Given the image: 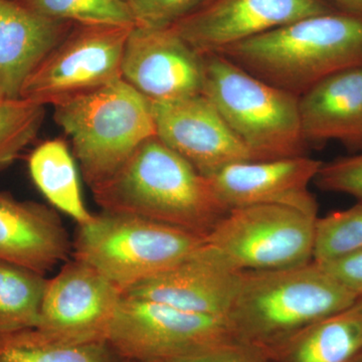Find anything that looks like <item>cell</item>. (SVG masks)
Wrapping results in <instances>:
<instances>
[{"label":"cell","mask_w":362,"mask_h":362,"mask_svg":"<svg viewBox=\"0 0 362 362\" xmlns=\"http://www.w3.org/2000/svg\"><path fill=\"white\" fill-rule=\"evenodd\" d=\"M92 192L105 211L142 216L204 239L230 211L211 180L157 136Z\"/></svg>","instance_id":"obj_1"},{"label":"cell","mask_w":362,"mask_h":362,"mask_svg":"<svg viewBox=\"0 0 362 362\" xmlns=\"http://www.w3.org/2000/svg\"><path fill=\"white\" fill-rule=\"evenodd\" d=\"M218 54L259 80L300 97L328 76L362 66V16L339 9L316 14Z\"/></svg>","instance_id":"obj_2"},{"label":"cell","mask_w":362,"mask_h":362,"mask_svg":"<svg viewBox=\"0 0 362 362\" xmlns=\"http://www.w3.org/2000/svg\"><path fill=\"white\" fill-rule=\"evenodd\" d=\"M359 298L314 261L278 270L247 271L228 319L239 341L266 354Z\"/></svg>","instance_id":"obj_3"},{"label":"cell","mask_w":362,"mask_h":362,"mask_svg":"<svg viewBox=\"0 0 362 362\" xmlns=\"http://www.w3.org/2000/svg\"><path fill=\"white\" fill-rule=\"evenodd\" d=\"M90 189L110 180L138 147L156 136L151 101L122 78L54 105Z\"/></svg>","instance_id":"obj_4"},{"label":"cell","mask_w":362,"mask_h":362,"mask_svg":"<svg viewBox=\"0 0 362 362\" xmlns=\"http://www.w3.org/2000/svg\"><path fill=\"white\" fill-rule=\"evenodd\" d=\"M202 61V94L256 160L306 156L299 97L259 80L223 54H206Z\"/></svg>","instance_id":"obj_5"},{"label":"cell","mask_w":362,"mask_h":362,"mask_svg":"<svg viewBox=\"0 0 362 362\" xmlns=\"http://www.w3.org/2000/svg\"><path fill=\"white\" fill-rule=\"evenodd\" d=\"M204 243V238L175 226L103 211L78 225L71 255L124 292L173 268Z\"/></svg>","instance_id":"obj_6"},{"label":"cell","mask_w":362,"mask_h":362,"mask_svg":"<svg viewBox=\"0 0 362 362\" xmlns=\"http://www.w3.org/2000/svg\"><path fill=\"white\" fill-rule=\"evenodd\" d=\"M235 340L228 317L124 295L106 337L111 351L130 362H170Z\"/></svg>","instance_id":"obj_7"},{"label":"cell","mask_w":362,"mask_h":362,"mask_svg":"<svg viewBox=\"0 0 362 362\" xmlns=\"http://www.w3.org/2000/svg\"><path fill=\"white\" fill-rule=\"evenodd\" d=\"M317 218L289 206L235 207L204 240L238 271L291 268L313 261Z\"/></svg>","instance_id":"obj_8"},{"label":"cell","mask_w":362,"mask_h":362,"mask_svg":"<svg viewBox=\"0 0 362 362\" xmlns=\"http://www.w3.org/2000/svg\"><path fill=\"white\" fill-rule=\"evenodd\" d=\"M132 28L74 25L25 81L20 99L54 106L122 78L124 49Z\"/></svg>","instance_id":"obj_9"},{"label":"cell","mask_w":362,"mask_h":362,"mask_svg":"<svg viewBox=\"0 0 362 362\" xmlns=\"http://www.w3.org/2000/svg\"><path fill=\"white\" fill-rule=\"evenodd\" d=\"M121 298L111 281L73 259L47 280L37 328L65 341L106 343Z\"/></svg>","instance_id":"obj_10"},{"label":"cell","mask_w":362,"mask_h":362,"mask_svg":"<svg viewBox=\"0 0 362 362\" xmlns=\"http://www.w3.org/2000/svg\"><path fill=\"white\" fill-rule=\"evenodd\" d=\"M337 9L330 0H209L171 28L206 56L293 21Z\"/></svg>","instance_id":"obj_11"},{"label":"cell","mask_w":362,"mask_h":362,"mask_svg":"<svg viewBox=\"0 0 362 362\" xmlns=\"http://www.w3.org/2000/svg\"><path fill=\"white\" fill-rule=\"evenodd\" d=\"M121 76L151 102H173L204 92V61L173 28L133 26Z\"/></svg>","instance_id":"obj_12"},{"label":"cell","mask_w":362,"mask_h":362,"mask_svg":"<svg viewBox=\"0 0 362 362\" xmlns=\"http://www.w3.org/2000/svg\"><path fill=\"white\" fill-rule=\"evenodd\" d=\"M156 136L211 177L237 162L256 160L204 94L173 102H151Z\"/></svg>","instance_id":"obj_13"},{"label":"cell","mask_w":362,"mask_h":362,"mask_svg":"<svg viewBox=\"0 0 362 362\" xmlns=\"http://www.w3.org/2000/svg\"><path fill=\"white\" fill-rule=\"evenodd\" d=\"M323 162L306 156L230 164L209 178L228 209L283 206L317 216L318 204L309 185Z\"/></svg>","instance_id":"obj_14"},{"label":"cell","mask_w":362,"mask_h":362,"mask_svg":"<svg viewBox=\"0 0 362 362\" xmlns=\"http://www.w3.org/2000/svg\"><path fill=\"white\" fill-rule=\"evenodd\" d=\"M243 273L226 264L204 240L173 268L132 286L122 295L204 315L228 317Z\"/></svg>","instance_id":"obj_15"},{"label":"cell","mask_w":362,"mask_h":362,"mask_svg":"<svg viewBox=\"0 0 362 362\" xmlns=\"http://www.w3.org/2000/svg\"><path fill=\"white\" fill-rule=\"evenodd\" d=\"M73 252L58 214L0 194V259L44 275Z\"/></svg>","instance_id":"obj_16"},{"label":"cell","mask_w":362,"mask_h":362,"mask_svg":"<svg viewBox=\"0 0 362 362\" xmlns=\"http://www.w3.org/2000/svg\"><path fill=\"white\" fill-rule=\"evenodd\" d=\"M74 25L45 18L16 0H0V92L4 99H20L25 81Z\"/></svg>","instance_id":"obj_17"},{"label":"cell","mask_w":362,"mask_h":362,"mask_svg":"<svg viewBox=\"0 0 362 362\" xmlns=\"http://www.w3.org/2000/svg\"><path fill=\"white\" fill-rule=\"evenodd\" d=\"M307 143L339 141L362 150V66L328 76L298 101Z\"/></svg>","instance_id":"obj_18"},{"label":"cell","mask_w":362,"mask_h":362,"mask_svg":"<svg viewBox=\"0 0 362 362\" xmlns=\"http://www.w3.org/2000/svg\"><path fill=\"white\" fill-rule=\"evenodd\" d=\"M362 354V297L266 354L273 362H354Z\"/></svg>","instance_id":"obj_19"},{"label":"cell","mask_w":362,"mask_h":362,"mask_svg":"<svg viewBox=\"0 0 362 362\" xmlns=\"http://www.w3.org/2000/svg\"><path fill=\"white\" fill-rule=\"evenodd\" d=\"M30 175L52 206L63 211L78 225L92 220L84 204L77 166L66 143L47 140L33 150L28 160Z\"/></svg>","instance_id":"obj_20"},{"label":"cell","mask_w":362,"mask_h":362,"mask_svg":"<svg viewBox=\"0 0 362 362\" xmlns=\"http://www.w3.org/2000/svg\"><path fill=\"white\" fill-rule=\"evenodd\" d=\"M106 343H76L39 328L0 332V362H112Z\"/></svg>","instance_id":"obj_21"},{"label":"cell","mask_w":362,"mask_h":362,"mask_svg":"<svg viewBox=\"0 0 362 362\" xmlns=\"http://www.w3.org/2000/svg\"><path fill=\"white\" fill-rule=\"evenodd\" d=\"M47 279L0 259V332L37 327Z\"/></svg>","instance_id":"obj_22"},{"label":"cell","mask_w":362,"mask_h":362,"mask_svg":"<svg viewBox=\"0 0 362 362\" xmlns=\"http://www.w3.org/2000/svg\"><path fill=\"white\" fill-rule=\"evenodd\" d=\"M45 18L74 25H136L123 0H16Z\"/></svg>","instance_id":"obj_23"},{"label":"cell","mask_w":362,"mask_h":362,"mask_svg":"<svg viewBox=\"0 0 362 362\" xmlns=\"http://www.w3.org/2000/svg\"><path fill=\"white\" fill-rule=\"evenodd\" d=\"M362 249V202L317 218L313 261L324 263Z\"/></svg>","instance_id":"obj_24"},{"label":"cell","mask_w":362,"mask_h":362,"mask_svg":"<svg viewBox=\"0 0 362 362\" xmlns=\"http://www.w3.org/2000/svg\"><path fill=\"white\" fill-rule=\"evenodd\" d=\"M45 106L23 99L0 102V165L13 160L42 126Z\"/></svg>","instance_id":"obj_25"},{"label":"cell","mask_w":362,"mask_h":362,"mask_svg":"<svg viewBox=\"0 0 362 362\" xmlns=\"http://www.w3.org/2000/svg\"><path fill=\"white\" fill-rule=\"evenodd\" d=\"M209 0H130L136 25L171 28L199 11Z\"/></svg>","instance_id":"obj_26"},{"label":"cell","mask_w":362,"mask_h":362,"mask_svg":"<svg viewBox=\"0 0 362 362\" xmlns=\"http://www.w3.org/2000/svg\"><path fill=\"white\" fill-rule=\"evenodd\" d=\"M314 181L320 189L351 195L362 202V152L323 163Z\"/></svg>","instance_id":"obj_27"},{"label":"cell","mask_w":362,"mask_h":362,"mask_svg":"<svg viewBox=\"0 0 362 362\" xmlns=\"http://www.w3.org/2000/svg\"><path fill=\"white\" fill-rule=\"evenodd\" d=\"M170 362H273L261 350L239 340L225 343L197 356Z\"/></svg>","instance_id":"obj_28"},{"label":"cell","mask_w":362,"mask_h":362,"mask_svg":"<svg viewBox=\"0 0 362 362\" xmlns=\"http://www.w3.org/2000/svg\"><path fill=\"white\" fill-rule=\"evenodd\" d=\"M318 264L346 289L362 297V249Z\"/></svg>","instance_id":"obj_29"},{"label":"cell","mask_w":362,"mask_h":362,"mask_svg":"<svg viewBox=\"0 0 362 362\" xmlns=\"http://www.w3.org/2000/svg\"><path fill=\"white\" fill-rule=\"evenodd\" d=\"M339 11L362 16V0H330Z\"/></svg>","instance_id":"obj_30"},{"label":"cell","mask_w":362,"mask_h":362,"mask_svg":"<svg viewBox=\"0 0 362 362\" xmlns=\"http://www.w3.org/2000/svg\"><path fill=\"white\" fill-rule=\"evenodd\" d=\"M354 362H362V354L361 356L358 357V358L356 359Z\"/></svg>","instance_id":"obj_31"},{"label":"cell","mask_w":362,"mask_h":362,"mask_svg":"<svg viewBox=\"0 0 362 362\" xmlns=\"http://www.w3.org/2000/svg\"><path fill=\"white\" fill-rule=\"evenodd\" d=\"M4 98L2 96L1 92H0V102L4 101Z\"/></svg>","instance_id":"obj_32"},{"label":"cell","mask_w":362,"mask_h":362,"mask_svg":"<svg viewBox=\"0 0 362 362\" xmlns=\"http://www.w3.org/2000/svg\"><path fill=\"white\" fill-rule=\"evenodd\" d=\"M123 1L127 2V4H128V2L130 1V0H123Z\"/></svg>","instance_id":"obj_33"}]
</instances>
